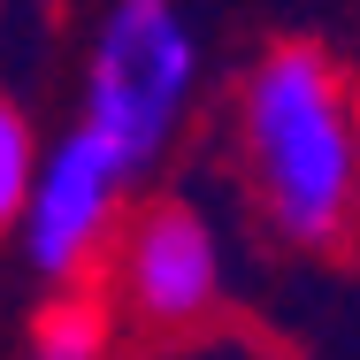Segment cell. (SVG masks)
<instances>
[{"label": "cell", "mask_w": 360, "mask_h": 360, "mask_svg": "<svg viewBox=\"0 0 360 360\" xmlns=\"http://www.w3.org/2000/svg\"><path fill=\"white\" fill-rule=\"evenodd\" d=\"M238 146L284 245H338L360 215V100L322 46H269L238 84Z\"/></svg>", "instance_id": "obj_1"}, {"label": "cell", "mask_w": 360, "mask_h": 360, "mask_svg": "<svg viewBox=\"0 0 360 360\" xmlns=\"http://www.w3.org/2000/svg\"><path fill=\"white\" fill-rule=\"evenodd\" d=\"M200 92V39L184 23L176 0H115L92 62H84V108L77 123H92L131 169H153L169 139L184 131Z\"/></svg>", "instance_id": "obj_2"}, {"label": "cell", "mask_w": 360, "mask_h": 360, "mask_svg": "<svg viewBox=\"0 0 360 360\" xmlns=\"http://www.w3.org/2000/svg\"><path fill=\"white\" fill-rule=\"evenodd\" d=\"M131 176H139V169L100 139L92 123H77V131H62V139L46 146L39 184H31V207L15 222L31 276L77 284V276L123 238V192H131Z\"/></svg>", "instance_id": "obj_3"}, {"label": "cell", "mask_w": 360, "mask_h": 360, "mask_svg": "<svg viewBox=\"0 0 360 360\" xmlns=\"http://www.w3.org/2000/svg\"><path fill=\"white\" fill-rule=\"evenodd\" d=\"M115 299L146 330H192L222 307V238L184 200H153L115 238Z\"/></svg>", "instance_id": "obj_4"}, {"label": "cell", "mask_w": 360, "mask_h": 360, "mask_svg": "<svg viewBox=\"0 0 360 360\" xmlns=\"http://www.w3.org/2000/svg\"><path fill=\"white\" fill-rule=\"evenodd\" d=\"M108 345H115V307L92 299V291H77V284H62L31 314L23 360H108Z\"/></svg>", "instance_id": "obj_5"}, {"label": "cell", "mask_w": 360, "mask_h": 360, "mask_svg": "<svg viewBox=\"0 0 360 360\" xmlns=\"http://www.w3.org/2000/svg\"><path fill=\"white\" fill-rule=\"evenodd\" d=\"M39 131H31V115L0 92V230H15L23 207H31V184H39Z\"/></svg>", "instance_id": "obj_6"}, {"label": "cell", "mask_w": 360, "mask_h": 360, "mask_svg": "<svg viewBox=\"0 0 360 360\" xmlns=\"http://www.w3.org/2000/svg\"><path fill=\"white\" fill-rule=\"evenodd\" d=\"M146 360H276V353L253 345L245 330H207V322H192V330H161V345Z\"/></svg>", "instance_id": "obj_7"}]
</instances>
